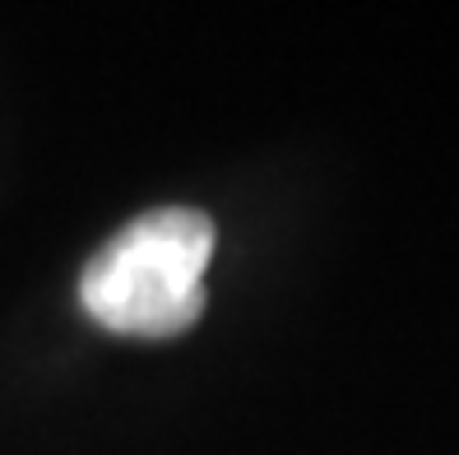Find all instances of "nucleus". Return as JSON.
Here are the masks:
<instances>
[{
  "instance_id": "obj_1",
  "label": "nucleus",
  "mask_w": 459,
  "mask_h": 455,
  "mask_svg": "<svg viewBox=\"0 0 459 455\" xmlns=\"http://www.w3.org/2000/svg\"><path fill=\"white\" fill-rule=\"evenodd\" d=\"M213 256V223L200 209H153L107 242L79 298L98 326L140 339H172L204 311V270Z\"/></svg>"
}]
</instances>
